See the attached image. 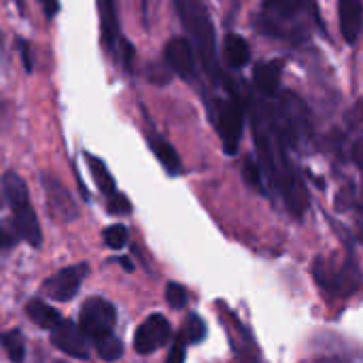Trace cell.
I'll use <instances>...</instances> for the list:
<instances>
[{
    "mask_svg": "<svg viewBox=\"0 0 363 363\" xmlns=\"http://www.w3.org/2000/svg\"><path fill=\"white\" fill-rule=\"evenodd\" d=\"M315 23H319L315 0H262L257 28L266 36L298 45L311 38Z\"/></svg>",
    "mask_w": 363,
    "mask_h": 363,
    "instance_id": "6da1fadb",
    "label": "cell"
},
{
    "mask_svg": "<svg viewBox=\"0 0 363 363\" xmlns=\"http://www.w3.org/2000/svg\"><path fill=\"white\" fill-rule=\"evenodd\" d=\"M313 274L319 287L334 298H349L359 287V270L353 262H345L338 266L319 257L313 266Z\"/></svg>",
    "mask_w": 363,
    "mask_h": 363,
    "instance_id": "7a4b0ae2",
    "label": "cell"
},
{
    "mask_svg": "<svg viewBox=\"0 0 363 363\" xmlns=\"http://www.w3.org/2000/svg\"><path fill=\"white\" fill-rule=\"evenodd\" d=\"M117 321V313L115 306L111 302H106L104 298H89L83 306H81V315H79V328L83 330V334L89 340H100L113 334Z\"/></svg>",
    "mask_w": 363,
    "mask_h": 363,
    "instance_id": "3957f363",
    "label": "cell"
},
{
    "mask_svg": "<svg viewBox=\"0 0 363 363\" xmlns=\"http://www.w3.org/2000/svg\"><path fill=\"white\" fill-rule=\"evenodd\" d=\"M217 130L223 143V149L228 155H234L238 151L242 132H245V106L236 100H223L217 108Z\"/></svg>",
    "mask_w": 363,
    "mask_h": 363,
    "instance_id": "277c9868",
    "label": "cell"
},
{
    "mask_svg": "<svg viewBox=\"0 0 363 363\" xmlns=\"http://www.w3.org/2000/svg\"><path fill=\"white\" fill-rule=\"evenodd\" d=\"M87 272H89V266L87 264H77V266L64 268L57 274L49 277L43 283L40 291H43L45 298H51L55 302H68L81 289V283L87 277Z\"/></svg>",
    "mask_w": 363,
    "mask_h": 363,
    "instance_id": "5b68a950",
    "label": "cell"
},
{
    "mask_svg": "<svg viewBox=\"0 0 363 363\" xmlns=\"http://www.w3.org/2000/svg\"><path fill=\"white\" fill-rule=\"evenodd\" d=\"M172 328L164 315H149L134 334V349L140 355H151L170 342Z\"/></svg>",
    "mask_w": 363,
    "mask_h": 363,
    "instance_id": "8992f818",
    "label": "cell"
},
{
    "mask_svg": "<svg viewBox=\"0 0 363 363\" xmlns=\"http://www.w3.org/2000/svg\"><path fill=\"white\" fill-rule=\"evenodd\" d=\"M43 189H45L49 215L53 219L68 223V221H74L79 217V206L60 179H55L51 174H43Z\"/></svg>",
    "mask_w": 363,
    "mask_h": 363,
    "instance_id": "52a82bcc",
    "label": "cell"
},
{
    "mask_svg": "<svg viewBox=\"0 0 363 363\" xmlns=\"http://www.w3.org/2000/svg\"><path fill=\"white\" fill-rule=\"evenodd\" d=\"M51 342L55 349L66 353L72 359H87L89 357V338L70 321H62L55 330H51Z\"/></svg>",
    "mask_w": 363,
    "mask_h": 363,
    "instance_id": "ba28073f",
    "label": "cell"
},
{
    "mask_svg": "<svg viewBox=\"0 0 363 363\" xmlns=\"http://www.w3.org/2000/svg\"><path fill=\"white\" fill-rule=\"evenodd\" d=\"M166 60L170 64V68L183 77V79H191L196 72V55H194V47L185 36H177L170 38L166 45Z\"/></svg>",
    "mask_w": 363,
    "mask_h": 363,
    "instance_id": "9c48e42d",
    "label": "cell"
},
{
    "mask_svg": "<svg viewBox=\"0 0 363 363\" xmlns=\"http://www.w3.org/2000/svg\"><path fill=\"white\" fill-rule=\"evenodd\" d=\"M338 23L347 45H355L363 30V0H338Z\"/></svg>",
    "mask_w": 363,
    "mask_h": 363,
    "instance_id": "30bf717a",
    "label": "cell"
},
{
    "mask_svg": "<svg viewBox=\"0 0 363 363\" xmlns=\"http://www.w3.org/2000/svg\"><path fill=\"white\" fill-rule=\"evenodd\" d=\"M13 225H15V232L21 240H26L30 247H40L43 232H40V223H38L30 204L13 208Z\"/></svg>",
    "mask_w": 363,
    "mask_h": 363,
    "instance_id": "8fae6325",
    "label": "cell"
},
{
    "mask_svg": "<svg viewBox=\"0 0 363 363\" xmlns=\"http://www.w3.org/2000/svg\"><path fill=\"white\" fill-rule=\"evenodd\" d=\"M281 72H283V64L281 62H266L259 64L255 68V85L264 96H277L279 87H281Z\"/></svg>",
    "mask_w": 363,
    "mask_h": 363,
    "instance_id": "7c38bea8",
    "label": "cell"
},
{
    "mask_svg": "<svg viewBox=\"0 0 363 363\" xmlns=\"http://www.w3.org/2000/svg\"><path fill=\"white\" fill-rule=\"evenodd\" d=\"M26 315H28V319L34 323V325H38V328H43V330H55L60 323H62V317H60V313L55 311V308H51L47 302H43V300H38V298H34V300H30L28 304H26Z\"/></svg>",
    "mask_w": 363,
    "mask_h": 363,
    "instance_id": "4fadbf2b",
    "label": "cell"
},
{
    "mask_svg": "<svg viewBox=\"0 0 363 363\" xmlns=\"http://www.w3.org/2000/svg\"><path fill=\"white\" fill-rule=\"evenodd\" d=\"M223 57H225L230 68H234V70L242 68L251 60L249 43L238 34H228L223 40Z\"/></svg>",
    "mask_w": 363,
    "mask_h": 363,
    "instance_id": "5bb4252c",
    "label": "cell"
},
{
    "mask_svg": "<svg viewBox=\"0 0 363 363\" xmlns=\"http://www.w3.org/2000/svg\"><path fill=\"white\" fill-rule=\"evenodd\" d=\"M2 191H4V198H6L11 211L30 204V196H28L26 181L17 172H6L2 177Z\"/></svg>",
    "mask_w": 363,
    "mask_h": 363,
    "instance_id": "9a60e30c",
    "label": "cell"
},
{
    "mask_svg": "<svg viewBox=\"0 0 363 363\" xmlns=\"http://www.w3.org/2000/svg\"><path fill=\"white\" fill-rule=\"evenodd\" d=\"M100 6V23H102V40L104 45L111 49L115 38H117V9H115V0H98Z\"/></svg>",
    "mask_w": 363,
    "mask_h": 363,
    "instance_id": "2e32d148",
    "label": "cell"
},
{
    "mask_svg": "<svg viewBox=\"0 0 363 363\" xmlns=\"http://www.w3.org/2000/svg\"><path fill=\"white\" fill-rule=\"evenodd\" d=\"M85 162H87V166H89V172H91V177H94L98 189H100L106 198L113 196V194H115V181H113V177H111L106 164H104L102 160H98L96 155H91V153H85Z\"/></svg>",
    "mask_w": 363,
    "mask_h": 363,
    "instance_id": "e0dca14e",
    "label": "cell"
},
{
    "mask_svg": "<svg viewBox=\"0 0 363 363\" xmlns=\"http://www.w3.org/2000/svg\"><path fill=\"white\" fill-rule=\"evenodd\" d=\"M151 149H153V153L157 155L160 164H162L170 174H179V172H181V168H183L181 157H179L177 149H174L170 143H166V140H151Z\"/></svg>",
    "mask_w": 363,
    "mask_h": 363,
    "instance_id": "ac0fdd59",
    "label": "cell"
},
{
    "mask_svg": "<svg viewBox=\"0 0 363 363\" xmlns=\"http://www.w3.org/2000/svg\"><path fill=\"white\" fill-rule=\"evenodd\" d=\"M0 345L4 347V353L6 357L13 363H21L26 357V340H23V334L19 330H11V332H4L0 336Z\"/></svg>",
    "mask_w": 363,
    "mask_h": 363,
    "instance_id": "d6986e66",
    "label": "cell"
},
{
    "mask_svg": "<svg viewBox=\"0 0 363 363\" xmlns=\"http://www.w3.org/2000/svg\"><path fill=\"white\" fill-rule=\"evenodd\" d=\"M179 338L185 342V345H198L206 338V325L204 321L198 317V315H189L183 323V330L179 334Z\"/></svg>",
    "mask_w": 363,
    "mask_h": 363,
    "instance_id": "ffe728a7",
    "label": "cell"
},
{
    "mask_svg": "<svg viewBox=\"0 0 363 363\" xmlns=\"http://www.w3.org/2000/svg\"><path fill=\"white\" fill-rule=\"evenodd\" d=\"M94 345H96V349H98V355H100L104 362H115V359H119V357L123 355V345H121V340L115 338L113 334L106 336V338L96 340Z\"/></svg>",
    "mask_w": 363,
    "mask_h": 363,
    "instance_id": "44dd1931",
    "label": "cell"
},
{
    "mask_svg": "<svg viewBox=\"0 0 363 363\" xmlns=\"http://www.w3.org/2000/svg\"><path fill=\"white\" fill-rule=\"evenodd\" d=\"M104 242H106L108 249H115V251L123 249L125 242H128V230H125L121 223L108 225V228L104 230Z\"/></svg>",
    "mask_w": 363,
    "mask_h": 363,
    "instance_id": "7402d4cb",
    "label": "cell"
},
{
    "mask_svg": "<svg viewBox=\"0 0 363 363\" xmlns=\"http://www.w3.org/2000/svg\"><path fill=\"white\" fill-rule=\"evenodd\" d=\"M166 302L172 308H177V311L183 308L187 304V291H185V287L179 285V283H168L166 285Z\"/></svg>",
    "mask_w": 363,
    "mask_h": 363,
    "instance_id": "603a6c76",
    "label": "cell"
},
{
    "mask_svg": "<svg viewBox=\"0 0 363 363\" xmlns=\"http://www.w3.org/2000/svg\"><path fill=\"white\" fill-rule=\"evenodd\" d=\"M106 208H108L111 215H128V213L132 211V204H130V200H128L123 194H117V191H115L113 196H108Z\"/></svg>",
    "mask_w": 363,
    "mask_h": 363,
    "instance_id": "cb8c5ba5",
    "label": "cell"
},
{
    "mask_svg": "<svg viewBox=\"0 0 363 363\" xmlns=\"http://www.w3.org/2000/svg\"><path fill=\"white\" fill-rule=\"evenodd\" d=\"M262 174H264L262 168H259L253 160H247V162H245V179H247L249 185L262 189Z\"/></svg>",
    "mask_w": 363,
    "mask_h": 363,
    "instance_id": "d4e9b609",
    "label": "cell"
},
{
    "mask_svg": "<svg viewBox=\"0 0 363 363\" xmlns=\"http://www.w3.org/2000/svg\"><path fill=\"white\" fill-rule=\"evenodd\" d=\"M185 349H187V345L177 336V340L172 342V349H170L164 363H185Z\"/></svg>",
    "mask_w": 363,
    "mask_h": 363,
    "instance_id": "484cf974",
    "label": "cell"
},
{
    "mask_svg": "<svg viewBox=\"0 0 363 363\" xmlns=\"http://www.w3.org/2000/svg\"><path fill=\"white\" fill-rule=\"evenodd\" d=\"M40 6L47 17H53L60 11V0H40Z\"/></svg>",
    "mask_w": 363,
    "mask_h": 363,
    "instance_id": "4316f807",
    "label": "cell"
},
{
    "mask_svg": "<svg viewBox=\"0 0 363 363\" xmlns=\"http://www.w3.org/2000/svg\"><path fill=\"white\" fill-rule=\"evenodd\" d=\"M15 245V238L0 225V251H6V249H11Z\"/></svg>",
    "mask_w": 363,
    "mask_h": 363,
    "instance_id": "83f0119b",
    "label": "cell"
},
{
    "mask_svg": "<svg viewBox=\"0 0 363 363\" xmlns=\"http://www.w3.org/2000/svg\"><path fill=\"white\" fill-rule=\"evenodd\" d=\"M19 47H21V57L26 62V70L30 72L32 70V60H30V49H28V43L26 40H19Z\"/></svg>",
    "mask_w": 363,
    "mask_h": 363,
    "instance_id": "f1b7e54d",
    "label": "cell"
},
{
    "mask_svg": "<svg viewBox=\"0 0 363 363\" xmlns=\"http://www.w3.org/2000/svg\"><path fill=\"white\" fill-rule=\"evenodd\" d=\"M359 238H362L363 242V202L362 206H359Z\"/></svg>",
    "mask_w": 363,
    "mask_h": 363,
    "instance_id": "f546056e",
    "label": "cell"
},
{
    "mask_svg": "<svg viewBox=\"0 0 363 363\" xmlns=\"http://www.w3.org/2000/svg\"><path fill=\"white\" fill-rule=\"evenodd\" d=\"M55 363H66V362H55Z\"/></svg>",
    "mask_w": 363,
    "mask_h": 363,
    "instance_id": "4dcf8cb0",
    "label": "cell"
}]
</instances>
